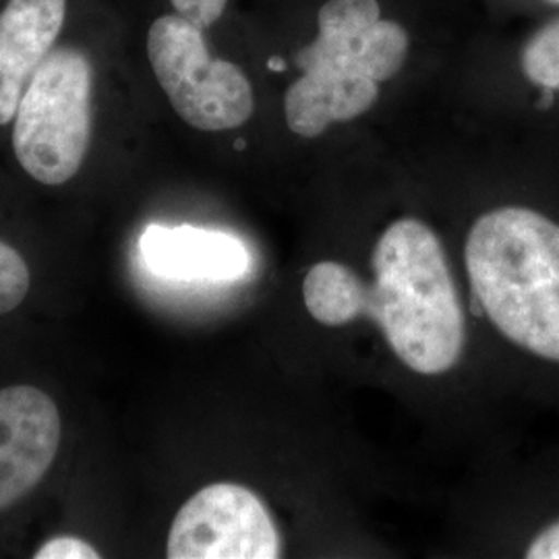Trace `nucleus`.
Returning a JSON list of instances; mask_svg holds the SVG:
<instances>
[{
    "mask_svg": "<svg viewBox=\"0 0 559 559\" xmlns=\"http://www.w3.org/2000/svg\"><path fill=\"white\" fill-rule=\"evenodd\" d=\"M170 4L182 20L198 25L205 32L222 20L228 0H170Z\"/></svg>",
    "mask_w": 559,
    "mask_h": 559,
    "instance_id": "12",
    "label": "nucleus"
},
{
    "mask_svg": "<svg viewBox=\"0 0 559 559\" xmlns=\"http://www.w3.org/2000/svg\"><path fill=\"white\" fill-rule=\"evenodd\" d=\"M94 62L75 46H57L21 96L13 152L21 168L46 187L75 179L94 131Z\"/></svg>",
    "mask_w": 559,
    "mask_h": 559,
    "instance_id": "4",
    "label": "nucleus"
},
{
    "mask_svg": "<svg viewBox=\"0 0 559 559\" xmlns=\"http://www.w3.org/2000/svg\"><path fill=\"white\" fill-rule=\"evenodd\" d=\"M67 0H7L0 9V127L13 122L34 73L59 46Z\"/></svg>",
    "mask_w": 559,
    "mask_h": 559,
    "instance_id": "8",
    "label": "nucleus"
},
{
    "mask_svg": "<svg viewBox=\"0 0 559 559\" xmlns=\"http://www.w3.org/2000/svg\"><path fill=\"white\" fill-rule=\"evenodd\" d=\"M540 2H545L549 7H559V0H540Z\"/></svg>",
    "mask_w": 559,
    "mask_h": 559,
    "instance_id": "15",
    "label": "nucleus"
},
{
    "mask_svg": "<svg viewBox=\"0 0 559 559\" xmlns=\"http://www.w3.org/2000/svg\"><path fill=\"white\" fill-rule=\"evenodd\" d=\"M100 551L81 537L60 535L52 537L40 545V549L34 554V559H98Z\"/></svg>",
    "mask_w": 559,
    "mask_h": 559,
    "instance_id": "13",
    "label": "nucleus"
},
{
    "mask_svg": "<svg viewBox=\"0 0 559 559\" xmlns=\"http://www.w3.org/2000/svg\"><path fill=\"white\" fill-rule=\"evenodd\" d=\"M464 261L483 313L522 350L559 362V224L503 205L473 224Z\"/></svg>",
    "mask_w": 559,
    "mask_h": 559,
    "instance_id": "2",
    "label": "nucleus"
},
{
    "mask_svg": "<svg viewBox=\"0 0 559 559\" xmlns=\"http://www.w3.org/2000/svg\"><path fill=\"white\" fill-rule=\"evenodd\" d=\"M373 282L338 261H321L302 280L311 318L330 328L367 318L390 348L420 376H441L459 362L466 318L440 237L417 218L388 226L371 255Z\"/></svg>",
    "mask_w": 559,
    "mask_h": 559,
    "instance_id": "1",
    "label": "nucleus"
},
{
    "mask_svg": "<svg viewBox=\"0 0 559 559\" xmlns=\"http://www.w3.org/2000/svg\"><path fill=\"white\" fill-rule=\"evenodd\" d=\"M62 440L59 406L36 385L0 390V514L25 500L52 468Z\"/></svg>",
    "mask_w": 559,
    "mask_h": 559,
    "instance_id": "7",
    "label": "nucleus"
},
{
    "mask_svg": "<svg viewBox=\"0 0 559 559\" xmlns=\"http://www.w3.org/2000/svg\"><path fill=\"white\" fill-rule=\"evenodd\" d=\"M145 48L162 92L189 127L221 133L253 117L251 81L235 62L212 57L198 25L177 13L162 15L150 25Z\"/></svg>",
    "mask_w": 559,
    "mask_h": 559,
    "instance_id": "5",
    "label": "nucleus"
},
{
    "mask_svg": "<svg viewBox=\"0 0 559 559\" xmlns=\"http://www.w3.org/2000/svg\"><path fill=\"white\" fill-rule=\"evenodd\" d=\"M519 64L522 78L539 90L543 104L559 96V17L531 34L520 50Z\"/></svg>",
    "mask_w": 559,
    "mask_h": 559,
    "instance_id": "10",
    "label": "nucleus"
},
{
    "mask_svg": "<svg viewBox=\"0 0 559 559\" xmlns=\"http://www.w3.org/2000/svg\"><path fill=\"white\" fill-rule=\"evenodd\" d=\"M140 249L154 274L180 282H230L242 278L251 267L242 240L189 224L147 226Z\"/></svg>",
    "mask_w": 559,
    "mask_h": 559,
    "instance_id": "9",
    "label": "nucleus"
},
{
    "mask_svg": "<svg viewBox=\"0 0 559 559\" xmlns=\"http://www.w3.org/2000/svg\"><path fill=\"white\" fill-rule=\"evenodd\" d=\"M406 55L408 34L396 21L381 17L355 32L320 29L297 55L302 75L284 96L288 129L313 140L334 122L365 115L380 98V83L399 73Z\"/></svg>",
    "mask_w": 559,
    "mask_h": 559,
    "instance_id": "3",
    "label": "nucleus"
},
{
    "mask_svg": "<svg viewBox=\"0 0 559 559\" xmlns=\"http://www.w3.org/2000/svg\"><path fill=\"white\" fill-rule=\"evenodd\" d=\"M278 526L258 493L237 483H212L180 506L168 559H276Z\"/></svg>",
    "mask_w": 559,
    "mask_h": 559,
    "instance_id": "6",
    "label": "nucleus"
},
{
    "mask_svg": "<svg viewBox=\"0 0 559 559\" xmlns=\"http://www.w3.org/2000/svg\"><path fill=\"white\" fill-rule=\"evenodd\" d=\"M526 558L559 559V520L543 528L526 549Z\"/></svg>",
    "mask_w": 559,
    "mask_h": 559,
    "instance_id": "14",
    "label": "nucleus"
},
{
    "mask_svg": "<svg viewBox=\"0 0 559 559\" xmlns=\"http://www.w3.org/2000/svg\"><path fill=\"white\" fill-rule=\"evenodd\" d=\"M32 274L27 261L9 242L0 240V318L15 311L27 297Z\"/></svg>",
    "mask_w": 559,
    "mask_h": 559,
    "instance_id": "11",
    "label": "nucleus"
}]
</instances>
